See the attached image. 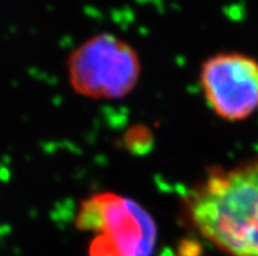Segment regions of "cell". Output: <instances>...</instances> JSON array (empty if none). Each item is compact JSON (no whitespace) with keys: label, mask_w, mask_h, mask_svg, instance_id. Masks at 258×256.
<instances>
[{"label":"cell","mask_w":258,"mask_h":256,"mask_svg":"<svg viewBox=\"0 0 258 256\" xmlns=\"http://www.w3.org/2000/svg\"><path fill=\"white\" fill-rule=\"evenodd\" d=\"M207 104L228 122L245 120L258 110V60L242 52L211 56L201 69Z\"/></svg>","instance_id":"277c9868"},{"label":"cell","mask_w":258,"mask_h":256,"mask_svg":"<svg viewBox=\"0 0 258 256\" xmlns=\"http://www.w3.org/2000/svg\"><path fill=\"white\" fill-rule=\"evenodd\" d=\"M141 60L130 43L111 33L91 37L72 52L69 77L83 97L118 100L126 97L141 77Z\"/></svg>","instance_id":"7a4b0ae2"},{"label":"cell","mask_w":258,"mask_h":256,"mask_svg":"<svg viewBox=\"0 0 258 256\" xmlns=\"http://www.w3.org/2000/svg\"><path fill=\"white\" fill-rule=\"evenodd\" d=\"M187 214L202 237L229 256H258V156L216 167L187 196Z\"/></svg>","instance_id":"6da1fadb"},{"label":"cell","mask_w":258,"mask_h":256,"mask_svg":"<svg viewBox=\"0 0 258 256\" xmlns=\"http://www.w3.org/2000/svg\"><path fill=\"white\" fill-rule=\"evenodd\" d=\"M78 225L95 231L91 256H151L156 226L135 201L115 194L93 195L82 204Z\"/></svg>","instance_id":"3957f363"}]
</instances>
